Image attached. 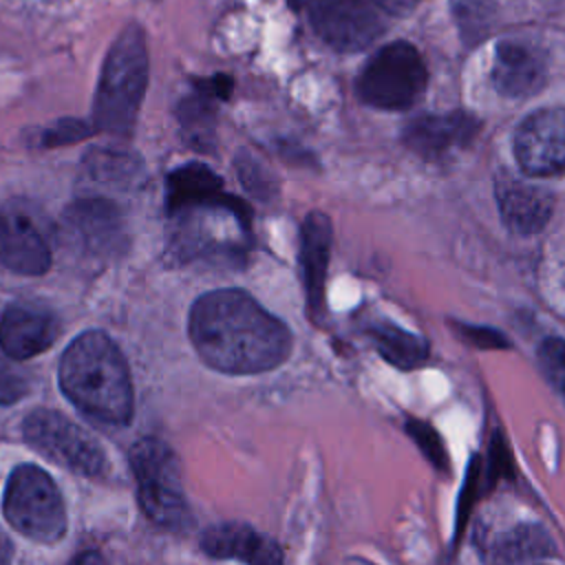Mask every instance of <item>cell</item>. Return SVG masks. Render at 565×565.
<instances>
[{"label":"cell","mask_w":565,"mask_h":565,"mask_svg":"<svg viewBox=\"0 0 565 565\" xmlns=\"http://www.w3.org/2000/svg\"><path fill=\"white\" fill-rule=\"evenodd\" d=\"M68 227L77 241L93 254H117L126 247V227L119 207L102 196H84L68 212Z\"/></svg>","instance_id":"cell-11"},{"label":"cell","mask_w":565,"mask_h":565,"mask_svg":"<svg viewBox=\"0 0 565 565\" xmlns=\"http://www.w3.org/2000/svg\"><path fill=\"white\" fill-rule=\"evenodd\" d=\"M483 486V463L479 461V457H472L466 470V479H463V488L459 494V505H457V521H455V543L459 541V536L463 534L466 521L470 516L472 503L477 501L479 492Z\"/></svg>","instance_id":"cell-24"},{"label":"cell","mask_w":565,"mask_h":565,"mask_svg":"<svg viewBox=\"0 0 565 565\" xmlns=\"http://www.w3.org/2000/svg\"><path fill=\"white\" fill-rule=\"evenodd\" d=\"M554 543L541 525H516L492 541L490 563L492 565H523L534 558L552 556Z\"/></svg>","instance_id":"cell-19"},{"label":"cell","mask_w":565,"mask_h":565,"mask_svg":"<svg viewBox=\"0 0 565 565\" xmlns=\"http://www.w3.org/2000/svg\"><path fill=\"white\" fill-rule=\"evenodd\" d=\"M190 340L201 360L232 375L282 364L291 351L289 329L241 289H216L190 309Z\"/></svg>","instance_id":"cell-1"},{"label":"cell","mask_w":565,"mask_h":565,"mask_svg":"<svg viewBox=\"0 0 565 565\" xmlns=\"http://www.w3.org/2000/svg\"><path fill=\"white\" fill-rule=\"evenodd\" d=\"M0 265L24 276H40L51 265V252L35 225L0 210Z\"/></svg>","instance_id":"cell-17"},{"label":"cell","mask_w":565,"mask_h":565,"mask_svg":"<svg viewBox=\"0 0 565 565\" xmlns=\"http://www.w3.org/2000/svg\"><path fill=\"white\" fill-rule=\"evenodd\" d=\"M201 550L212 558H234L245 565H282L278 543L245 523H218L201 534Z\"/></svg>","instance_id":"cell-14"},{"label":"cell","mask_w":565,"mask_h":565,"mask_svg":"<svg viewBox=\"0 0 565 565\" xmlns=\"http://www.w3.org/2000/svg\"><path fill=\"white\" fill-rule=\"evenodd\" d=\"M227 196L223 181L203 163L181 166L166 179V210L172 216L192 207L221 203Z\"/></svg>","instance_id":"cell-18"},{"label":"cell","mask_w":565,"mask_h":565,"mask_svg":"<svg viewBox=\"0 0 565 565\" xmlns=\"http://www.w3.org/2000/svg\"><path fill=\"white\" fill-rule=\"evenodd\" d=\"M64 395L88 417L124 426L132 417V382L117 344L102 331L75 338L60 362Z\"/></svg>","instance_id":"cell-2"},{"label":"cell","mask_w":565,"mask_h":565,"mask_svg":"<svg viewBox=\"0 0 565 565\" xmlns=\"http://www.w3.org/2000/svg\"><path fill=\"white\" fill-rule=\"evenodd\" d=\"M11 543L9 539L0 532V565H9L11 563Z\"/></svg>","instance_id":"cell-31"},{"label":"cell","mask_w":565,"mask_h":565,"mask_svg":"<svg viewBox=\"0 0 565 565\" xmlns=\"http://www.w3.org/2000/svg\"><path fill=\"white\" fill-rule=\"evenodd\" d=\"M479 135V119L463 110L444 115H419L404 126V146L426 161H439L446 154L468 148Z\"/></svg>","instance_id":"cell-10"},{"label":"cell","mask_w":565,"mask_h":565,"mask_svg":"<svg viewBox=\"0 0 565 565\" xmlns=\"http://www.w3.org/2000/svg\"><path fill=\"white\" fill-rule=\"evenodd\" d=\"M71 565H104L97 552H84L82 556H77Z\"/></svg>","instance_id":"cell-30"},{"label":"cell","mask_w":565,"mask_h":565,"mask_svg":"<svg viewBox=\"0 0 565 565\" xmlns=\"http://www.w3.org/2000/svg\"><path fill=\"white\" fill-rule=\"evenodd\" d=\"M404 430L408 433V437L415 441V446L422 450V455L437 468V470H448V452H446V446L439 437V433L428 424V422H422V419H413L408 417L406 424H404Z\"/></svg>","instance_id":"cell-22"},{"label":"cell","mask_w":565,"mask_h":565,"mask_svg":"<svg viewBox=\"0 0 565 565\" xmlns=\"http://www.w3.org/2000/svg\"><path fill=\"white\" fill-rule=\"evenodd\" d=\"M369 335L380 355L397 369H415L428 358V342L393 322H373L369 327Z\"/></svg>","instance_id":"cell-20"},{"label":"cell","mask_w":565,"mask_h":565,"mask_svg":"<svg viewBox=\"0 0 565 565\" xmlns=\"http://www.w3.org/2000/svg\"><path fill=\"white\" fill-rule=\"evenodd\" d=\"M148 84V51L141 26L128 24L104 60L93 104L97 130L128 135L135 128Z\"/></svg>","instance_id":"cell-3"},{"label":"cell","mask_w":565,"mask_h":565,"mask_svg":"<svg viewBox=\"0 0 565 565\" xmlns=\"http://www.w3.org/2000/svg\"><path fill=\"white\" fill-rule=\"evenodd\" d=\"M60 333L55 316L33 305H11L0 318V349L13 360H26L49 349Z\"/></svg>","instance_id":"cell-13"},{"label":"cell","mask_w":565,"mask_h":565,"mask_svg":"<svg viewBox=\"0 0 565 565\" xmlns=\"http://www.w3.org/2000/svg\"><path fill=\"white\" fill-rule=\"evenodd\" d=\"M514 157L530 177L565 172V108H541L514 132Z\"/></svg>","instance_id":"cell-9"},{"label":"cell","mask_w":565,"mask_h":565,"mask_svg":"<svg viewBox=\"0 0 565 565\" xmlns=\"http://www.w3.org/2000/svg\"><path fill=\"white\" fill-rule=\"evenodd\" d=\"M426 64L408 42H391L373 53L358 77V95L380 110H404L426 88Z\"/></svg>","instance_id":"cell-6"},{"label":"cell","mask_w":565,"mask_h":565,"mask_svg":"<svg viewBox=\"0 0 565 565\" xmlns=\"http://www.w3.org/2000/svg\"><path fill=\"white\" fill-rule=\"evenodd\" d=\"M539 366L552 388L565 399V340L545 338L536 351Z\"/></svg>","instance_id":"cell-23"},{"label":"cell","mask_w":565,"mask_h":565,"mask_svg":"<svg viewBox=\"0 0 565 565\" xmlns=\"http://www.w3.org/2000/svg\"><path fill=\"white\" fill-rule=\"evenodd\" d=\"M499 212L508 230L527 236L541 232L554 210V196L536 185H527L512 177H499L494 183Z\"/></svg>","instance_id":"cell-15"},{"label":"cell","mask_w":565,"mask_h":565,"mask_svg":"<svg viewBox=\"0 0 565 565\" xmlns=\"http://www.w3.org/2000/svg\"><path fill=\"white\" fill-rule=\"evenodd\" d=\"M492 84L503 97L523 99L545 84V57L525 40H501L494 49Z\"/></svg>","instance_id":"cell-12"},{"label":"cell","mask_w":565,"mask_h":565,"mask_svg":"<svg viewBox=\"0 0 565 565\" xmlns=\"http://www.w3.org/2000/svg\"><path fill=\"white\" fill-rule=\"evenodd\" d=\"M24 437L38 452L75 472L99 477L106 470V452L99 441L57 411H33L24 419Z\"/></svg>","instance_id":"cell-7"},{"label":"cell","mask_w":565,"mask_h":565,"mask_svg":"<svg viewBox=\"0 0 565 565\" xmlns=\"http://www.w3.org/2000/svg\"><path fill=\"white\" fill-rule=\"evenodd\" d=\"M130 468L143 514L161 527H181L190 521L181 463L172 448L157 437L139 439L130 450Z\"/></svg>","instance_id":"cell-4"},{"label":"cell","mask_w":565,"mask_h":565,"mask_svg":"<svg viewBox=\"0 0 565 565\" xmlns=\"http://www.w3.org/2000/svg\"><path fill=\"white\" fill-rule=\"evenodd\" d=\"M26 393L24 375L11 366L9 362L0 360V404H11Z\"/></svg>","instance_id":"cell-28"},{"label":"cell","mask_w":565,"mask_h":565,"mask_svg":"<svg viewBox=\"0 0 565 565\" xmlns=\"http://www.w3.org/2000/svg\"><path fill=\"white\" fill-rule=\"evenodd\" d=\"M450 11L457 22L459 35L468 46H475L481 42L497 13V2L494 0H450Z\"/></svg>","instance_id":"cell-21"},{"label":"cell","mask_w":565,"mask_h":565,"mask_svg":"<svg viewBox=\"0 0 565 565\" xmlns=\"http://www.w3.org/2000/svg\"><path fill=\"white\" fill-rule=\"evenodd\" d=\"M386 15L388 11L377 0H309L316 33L344 53L373 44L386 29Z\"/></svg>","instance_id":"cell-8"},{"label":"cell","mask_w":565,"mask_h":565,"mask_svg":"<svg viewBox=\"0 0 565 565\" xmlns=\"http://www.w3.org/2000/svg\"><path fill=\"white\" fill-rule=\"evenodd\" d=\"M331 221L322 212H309L300 232V271L307 311L318 318L324 307V282L331 252Z\"/></svg>","instance_id":"cell-16"},{"label":"cell","mask_w":565,"mask_h":565,"mask_svg":"<svg viewBox=\"0 0 565 565\" xmlns=\"http://www.w3.org/2000/svg\"><path fill=\"white\" fill-rule=\"evenodd\" d=\"M512 463H510V450L501 437V433L492 435V444H490V457L488 463L483 466V488H492L501 477L510 475Z\"/></svg>","instance_id":"cell-26"},{"label":"cell","mask_w":565,"mask_h":565,"mask_svg":"<svg viewBox=\"0 0 565 565\" xmlns=\"http://www.w3.org/2000/svg\"><path fill=\"white\" fill-rule=\"evenodd\" d=\"M455 331L457 335L468 342L470 347H477V349H508L510 342L508 338L492 329V327H477V324H466V322H457L455 324Z\"/></svg>","instance_id":"cell-27"},{"label":"cell","mask_w":565,"mask_h":565,"mask_svg":"<svg viewBox=\"0 0 565 565\" xmlns=\"http://www.w3.org/2000/svg\"><path fill=\"white\" fill-rule=\"evenodd\" d=\"M90 135V128L86 121L82 119H73V117H66V119H60L57 124H53L51 128L44 130V137H42V143L46 148H55V146H66V143H75L84 137Z\"/></svg>","instance_id":"cell-25"},{"label":"cell","mask_w":565,"mask_h":565,"mask_svg":"<svg viewBox=\"0 0 565 565\" xmlns=\"http://www.w3.org/2000/svg\"><path fill=\"white\" fill-rule=\"evenodd\" d=\"M388 13H404L408 9H413L419 0H377Z\"/></svg>","instance_id":"cell-29"},{"label":"cell","mask_w":565,"mask_h":565,"mask_svg":"<svg viewBox=\"0 0 565 565\" xmlns=\"http://www.w3.org/2000/svg\"><path fill=\"white\" fill-rule=\"evenodd\" d=\"M7 521L38 543H55L66 532V510L55 481L38 466H18L2 499Z\"/></svg>","instance_id":"cell-5"}]
</instances>
